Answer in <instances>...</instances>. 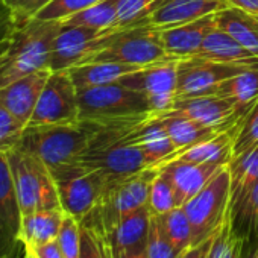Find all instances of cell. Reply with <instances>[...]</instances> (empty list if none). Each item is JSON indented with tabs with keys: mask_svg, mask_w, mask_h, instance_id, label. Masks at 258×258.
<instances>
[{
	"mask_svg": "<svg viewBox=\"0 0 258 258\" xmlns=\"http://www.w3.org/2000/svg\"><path fill=\"white\" fill-rule=\"evenodd\" d=\"M61 29V20L41 19L13 26L0 41V87L34 72L50 69L53 46Z\"/></svg>",
	"mask_w": 258,
	"mask_h": 258,
	"instance_id": "6da1fadb",
	"label": "cell"
},
{
	"mask_svg": "<svg viewBox=\"0 0 258 258\" xmlns=\"http://www.w3.org/2000/svg\"><path fill=\"white\" fill-rule=\"evenodd\" d=\"M149 120L99 126L97 133L76 163L85 169L102 172L111 181L148 169L143 152L134 143V133Z\"/></svg>",
	"mask_w": 258,
	"mask_h": 258,
	"instance_id": "7a4b0ae2",
	"label": "cell"
},
{
	"mask_svg": "<svg viewBox=\"0 0 258 258\" xmlns=\"http://www.w3.org/2000/svg\"><path fill=\"white\" fill-rule=\"evenodd\" d=\"M99 126L85 120L69 124L28 126L19 146L37 155L50 170H55L79 160Z\"/></svg>",
	"mask_w": 258,
	"mask_h": 258,
	"instance_id": "3957f363",
	"label": "cell"
},
{
	"mask_svg": "<svg viewBox=\"0 0 258 258\" xmlns=\"http://www.w3.org/2000/svg\"><path fill=\"white\" fill-rule=\"evenodd\" d=\"M78 102L79 120L100 126L148 120L155 115L151 102L145 94L120 84L118 81L78 90Z\"/></svg>",
	"mask_w": 258,
	"mask_h": 258,
	"instance_id": "277c9868",
	"label": "cell"
},
{
	"mask_svg": "<svg viewBox=\"0 0 258 258\" xmlns=\"http://www.w3.org/2000/svg\"><path fill=\"white\" fill-rule=\"evenodd\" d=\"M22 216L38 210L62 208L50 169L37 155L16 146L7 151Z\"/></svg>",
	"mask_w": 258,
	"mask_h": 258,
	"instance_id": "5b68a950",
	"label": "cell"
},
{
	"mask_svg": "<svg viewBox=\"0 0 258 258\" xmlns=\"http://www.w3.org/2000/svg\"><path fill=\"white\" fill-rule=\"evenodd\" d=\"M155 175L157 169L148 167L131 176L109 181L97 207L79 222L106 232L123 216L148 205L149 188Z\"/></svg>",
	"mask_w": 258,
	"mask_h": 258,
	"instance_id": "8992f818",
	"label": "cell"
},
{
	"mask_svg": "<svg viewBox=\"0 0 258 258\" xmlns=\"http://www.w3.org/2000/svg\"><path fill=\"white\" fill-rule=\"evenodd\" d=\"M182 207L191 223L193 246L213 235L232 213L231 175L228 166Z\"/></svg>",
	"mask_w": 258,
	"mask_h": 258,
	"instance_id": "52a82bcc",
	"label": "cell"
},
{
	"mask_svg": "<svg viewBox=\"0 0 258 258\" xmlns=\"http://www.w3.org/2000/svg\"><path fill=\"white\" fill-rule=\"evenodd\" d=\"M50 172L58 187L62 210L78 220H82L97 207L111 181L102 172L85 169L79 163Z\"/></svg>",
	"mask_w": 258,
	"mask_h": 258,
	"instance_id": "ba28073f",
	"label": "cell"
},
{
	"mask_svg": "<svg viewBox=\"0 0 258 258\" xmlns=\"http://www.w3.org/2000/svg\"><path fill=\"white\" fill-rule=\"evenodd\" d=\"M94 61H111L139 67H149L160 62L172 61V58H169L163 47L158 29L149 25H140L120 32H114L109 44L90 62Z\"/></svg>",
	"mask_w": 258,
	"mask_h": 258,
	"instance_id": "9c48e42d",
	"label": "cell"
},
{
	"mask_svg": "<svg viewBox=\"0 0 258 258\" xmlns=\"http://www.w3.org/2000/svg\"><path fill=\"white\" fill-rule=\"evenodd\" d=\"M76 121H79L78 88L67 70H52L28 126L69 124Z\"/></svg>",
	"mask_w": 258,
	"mask_h": 258,
	"instance_id": "30bf717a",
	"label": "cell"
},
{
	"mask_svg": "<svg viewBox=\"0 0 258 258\" xmlns=\"http://www.w3.org/2000/svg\"><path fill=\"white\" fill-rule=\"evenodd\" d=\"M112 35L85 26H62L53 46L50 69L53 72L69 70L90 62L109 44Z\"/></svg>",
	"mask_w": 258,
	"mask_h": 258,
	"instance_id": "8fae6325",
	"label": "cell"
},
{
	"mask_svg": "<svg viewBox=\"0 0 258 258\" xmlns=\"http://www.w3.org/2000/svg\"><path fill=\"white\" fill-rule=\"evenodd\" d=\"M249 109H243L237 106L232 100L213 93L190 97H176L170 109H167L166 112L181 114L207 127L223 131V129H229L238 124Z\"/></svg>",
	"mask_w": 258,
	"mask_h": 258,
	"instance_id": "7c38bea8",
	"label": "cell"
},
{
	"mask_svg": "<svg viewBox=\"0 0 258 258\" xmlns=\"http://www.w3.org/2000/svg\"><path fill=\"white\" fill-rule=\"evenodd\" d=\"M178 62L179 61L172 59L149 66L131 75H126L118 82L145 94L157 115L170 109L176 99Z\"/></svg>",
	"mask_w": 258,
	"mask_h": 258,
	"instance_id": "4fadbf2b",
	"label": "cell"
},
{
	"mask_svg": "<svg viewBox=\"0 0 258 258\" xmlns=\"http://www.w3.org/2000/svg\"><path fill=\"white\" fill-rule=\"evenodd\" d=\"M22 210L7 151H0V255L20 256Z\"/></svg>",
	"mask_w": 258,
	"mask_h": 258,
	"instance_id": "5bb4252c",
	"label": "cell"
},
{
	"mask_svg": "<svg viewBox=\"0 0 258 258\" xmlns=\"http://www.w3.org/2000/svg\"><path fill=\"white\" fill-rule=\"evenodd\" d=\"M246 69H252V67L235 66V64H219V62L198 59V58L182 59L178 62L176 97L213 94L225 79Z\"/></svg>",
	"mask_w": 258,
	"mask_h": 258,
	"instance_id": "9a60e30c",
	"label": "cell"
},
{
	"mask_svg": "<svg viewBox=\"0 0 258 258\" xmlns=\"http://www.w3.org/2000/svg\"><path fill=\"white\" fill-rule=\"evenodd\" d=\"M50 73V69L38 70L5 87H0V103L25 127L29 124L32 118V114L35 111V106Z\"/></svg>",
	"mask_w": 258,
	"mask_h": 258,
	"instance_id": "2e32d148",
	"label": "cell"
},
{
	"mask_svg": "<svg viewBox=\"0 0 258 258\" xmlns=\"http://www.w3.org/2000/svg\"><path fill=\"white\" fill-rule=\"evenodd\" d=\"M214 28H216V13L184 25L160 28L158 34L169 58L175 61H182V59L193 58L201 50L205 37Z\"/></svg>",
	"mask_w": 258,
	"mask_h": 258,
	"instance_id": "e0dca14e",
	"label": "cell"
},
{
	"mask_svg": "<svg viewBox=\"0 0 258 258\" xmlns=\"http://www.w3.org/2000/svg\"><path fill=\"white\" fill-rule=\"evenodd\" d=\"M229 7L226 0H161L145 17L142 25L157 29L184 25Z\"/></svg>",
	"mask_w": 258,
	"mask_h": 258,
	"instance_id": "ac0fdd59",
	"label": "cell"
},
{
	"mask_svg": "<svg viewBox=\"0 0 258 258\" xmlns=\"http://www.w3.org/2000/svg\"><path fill=\"white\" fill-rule=\"evenodd\" d=\"M237 126L238 124H235L229 129H223V131L214 134L210 139L198 142L188 148L175 151L173 154H170L166 160H163L154 169H158V167H161L167 163H172V161L228 166L234 157V140H235Z\"/></svg>",
	"mask_w": 258,
	"mask_h": 258,
	"instance_id": "d6986e66",
	"label": "cell"
},
{
	"mask_svg": "<svg viewBox=\"0 0 258 258\" xmlns=\"http://www.w3.org/2000/svg\"><path fill=\"white\" fill-rule=\"evenodd\" d=\"M152 213L148 205L123 216L112 228L103 232L109 241L112 258L133 250H145Z\"/></svg>",
	"mask_w": 258,
	"mask_h": 258,
	"instance_id": "ffe728a7",
	"label": "cell"
},
{
	"mask_svg": "<svg viewBox=\"0 0 258 258\" xmlns=\"http://www.w3.org/2000/svg\"><path fill=\"white\" fill-rule=\"evenodd\" d=\"M223 167L220 164H196L184 161L167 163L158 170H163L172 181L181 205L188 202L196 193H199Z\"/></svg>",
	"mask_w": 258,
	"mask_h": 258,
	"instance_id": "44dd1931",
	"label": "cell"
},
{
	"mask_svg": "<svg viewBox=\"0 0 258 258\" xmlns=\"http://www.w3.org/2000/svg\"><path fill=\"white\" fill-rule=\"evenodd\" d=\"M204 61L219 64H235L258 67V56L243 47L231 35L219 28H214L204 40L201 50L193 56Z\"/></svg>",
	"mask_w": 258,
	"mask_h": 258,
	"instance_id": "7402d4cb",
	"label": "cell"
},
{
	"mask_svg": "<svg viewBox=\"0 0 258 258\" xmlns=\"http://www.w3.org/2000/svg\"><path fill=\"white\" fill-rule=\"evenodd\" d=\"M140 69L139 66L131 64H121V62H111V61H94L75 66L69 69V75L76 85L78 90L91 88L99 85H106L120 81L126 75H131Z\"/></svg>",
	"mask_w": 258,
	"mask_h": 258,
	"instance_id": "603a6c76",
	"label": "cell"
},
{
	"mask_svg": "<svg viewBox=\"0 0 258 258\" xmlns=\"http://www.w3.org/2000/svg\"><path fill=\"white\" fill-rule=\"evenodd\" d=\"M66 211L62 208L38 210L22 217L20 240L23 246L37 247L58 238Z\"/></svg>",
	"mask_w": 258,
	"mask_h": 258,
	"instance_id": "cb8c5ba5",
	"label": "cell"
},
{
	"mask_svg": "<svg viewBox=\"0 0 258 258\" xmlns=\"http://www.w3.org/2000/svg\"><path fill=\"white\" fill-rule=\"evenodd\" d=\"M216 28L222 29L243 47L258 56V17L235 7L216 13Z\"/></svg>",
	"mask_w": 258,
	"mask_h": 258,
	"instance_id": "d4e9b609",
	"label": "cell"
},
{
	"mask_svg": "<svg viewBox=\"0 0 258 258\" xmlns=\"http://www.w3.org/2000/svg\"><path fill=\"white\" fill-rule=\"evenodd\" d=\"M228 169L231 175V204L234 214L247 193L258 184V146L232 157Z\"/></svg>",
	"mask_w": 258,
	"mask_h": 258,
	"instance_id": "484cf974",
	"label": "cell"
},
{
	"mask_svg": "<svg viewBox=\"0 0 258 258\" xmlns=\"http://www.w3.org/2000/svg\"><path fill=\"white\" fill-rule=\"evenodd\" d=\"M134 143L143 152L148 167H157L163 160L176 151L164 124L155 117L134 133Z\"/></svg>",
	"mask_w": 258,
	"mask_h": 258,
	"instance_id": "4316f807",
	"label": "cell"
},
{
	"mask_svg": "<svg viewBox=\"0 0 258 258\" xmlns=\"http://www.w3.org/2000/svg\"><path fill=\"white\" fill-rule=\"evenodd\" d=\"M154 117L158 118L164 124L166 131H167L176 151L188 148L198 142H202V140L210 139L214 134L220 133V131H216V129L207 127L185 115L175 114V112H163V114H158Z\"/></svg>",
	"mask_w": 258,
	"mask_h": 258,
	"instance_id": "83f0119b",
	"label": "cell"
},
{
	"mask_svg": "<svg viewBox=\"0 0 258 258\" xmlns=\"http://www.w3.org/2000/svg\"><path fill=\"white\" fill-rule=\"evenodd\" d=\"M232 100L237 106L249 109L258 100V67L246 69L228 79H225L214 91Z\"/></svg>",
	"mask_w": 258,
	"mask_h": 258,
	"instance_id": "f1b7e54d",
	"label": "cell"
},
{
	"mask_svg": "<svg viewBox=\"0 0 258 258\" xmlns=\"http://www.w3.org/2000/svg\"><path fill=\"white\" fill-rule=\"evenodd\" d=\"M118 0H100V2L61 20L62 26H85L112 34L117 22Z\"/></svg>",
	"mask_w": 258,
	"mask_h": 258,
	"instance_id": "f546056e",
	"label": "cell"
},
{
	"mask_svg": "<svg viewBox=\"0 0 258 258\" xmlns=\"http://www.w3.org/2000/svg\"><path fill=\"white\" fill-rule=\"evenodd\" d=\"M158 217L169 240L181 253L193 246V229L184 207H176L169 213L160 214Z\"/></svg>",
	"mask_w": 258,
	"mask_h": 258,
	"instance_id": "4dcf8cb0",
	"label": "cell"
},
{
	"mask_svg": "<svg viewBox=\"0 0 258 258\" xmlns=\"http://www.w3.org/2000/svg\"><path fill=\"white\" fill-rule=\"evenodd\" d=\"M234 226V214L231 213L216 231L208 258H243L244 237L240 235Z\"/></svg>",
	"mask_w": 258,
	"mask_h": 258,
	"instance_id": "1f68e13d",
	"label": "cell"
},
{
	"mask_svg": "<svg viewBox=\"0 0 258 258\" xmlns=\"http://www.w3.org/2000/svg\"><path fill=\"white\" fill-rule=\"evenodd\" d=\"M148 207L154 216H160V214L169 213L170 210L176 207H182L170 178L163 170L157 169V175L152 179V184L149 188Z\"/></svg>",
	"mask_w": 258,
	"mask_h": 258,
	"instance_id": "d6a6232c",
	"label": "cell"
},
{
	"mask_svg": "<svg viewBox=\"0 0 258 258\" xmlns=\"http://www.w3.org/2000/svg\"><path fill=\"white\" fill-rule=\"evenodd\" d=\"M161 2V0H118L117 2V22L112 29L120 32L134 26H140L145 17Z\"/></svg>",
	"mask_w": 258,
	"mask_h": 258,
	"instance_id": "836d02e7",
	"label": "cell"
},
{
	"mask_svg": "<svg viewBox=\"0 0 258 258\" xmlns=\"http://www.w3.org/2000/svg\"><path fill=\"white\" fill-rule=\"evenodd\" d=\"M145 252L148 258H179L181 256V252L169 240L160 217L154 214H152L151 225H149Z\"/></svg>",
	"mask_w": 258,
	"mask_h": 258,
	"instance_id": "e575fe53",
	"label": "cell"
},
{
	"mask_svg": "<svg viewBox=\"0 0 258 258\" xmlns=\"http://www.w3.org/2000/svg\"><path fill=\"white\" fill-rule=\"evenodd\" d=\"M258 146V100L244 114L237 126L234 140V157Z\"/></svg>",
	"mask_w": 258,
	"mask_h": 258,
	"instance_id": "d590c367",
	"label": "cell"
},
{
	"mask_svg": "<svg viewBox=\"0 0 258 258\" xmlns=\"http://www.w3.org/2000/svg\"><path fill=\"white\" fill-rule=\"evenodd\" d=\"M79 258H112L109 241L100 229L81 223Z\"/></svg>",
	"mask_w": 258,
	"mask_h": 258,
	"instance_id": "8d00e7d4",
	"label": "cell"
},
{
	"mask_svg": "<svg viewBox=\"0 0 258 258\" xmlns=\"http://www.w3.org/2000/svg\"><path fill=\"white\" fill-rule=\"evenodd\" d=\"M53 0H0V4L8 11L13 26L23 25L35 19Z\"/></svg>",
	"mask_w": 258,
	"mask_h": 258,
	"instance_id": "74e56055",
	"label": "cell"
},
{
	"mask_svg": "<svg viewBox=\"0 0 258 258\" xmlns=\"http://www.w3.org/2000/svg\"><path fill=\"white\" fill-rule=\"evenodd\" d=\"M56 240H58V244L64 258H79V247H81L79 220L66 213Z\"/></svg>",
	"mask_w": 258,
	"mask_h": 258,
	"instance_id": "f35d334b",
	"label": "cell"
},
{
	"mask_svg": "<svg viewBox=\"0 0 258 258\" xmlns=\"http://www.w3.org/2000/svg\"><path fill=\"white\" fill-rule=\"evenodd\" d=\"M25 126L0 103V151H10L19 146Z\"/></svg>",
	"mask_w": 258,
	"mask_h": 258,
	"instance_id": "ab89813d",
	"label": "cell"
},
{
	"mask_svg": "<svg viewBox=\"0 0 258 258\" xmlns=\"http://www.w3.org/2000/svg\"><path fill=\"white\" fill-rule=\"evenodd\" d=\"M100 0H53L50 5H47L35 19L41 20H64Z\"/></svg>",
	"mask_w": 258,
	"mask_h": 258,
	"instance_id": "60d3db41",
	"label": "cell"
},
{
	"mask_svg": "<svg viewBox=\"0 0 258 258\" xmlns=\"http://www.w3.org/2000/svg\"><path fill=\"white\" fill-rule=\"evenodd\" d=\"M237 216L241 217L250 235L258 240V184L247 193L238 210L234 213V219Z\"/></svg>",
	"mask_w": 258,
	"mask_h": 258,
	"instance_id": "b9f144b4",
	"label": "cell"
},
{
	"mask_svg": "<svg viewBox=\"0 0 258 258\" xmlns=\"http://www.w3.org/2000/svg\"><path fill=\"white\" fill-rule=\"evenodd\" d=\"M214 235H210L208 238H205L204 241L191 246L190 249H187L185 252L181 253L179 258H208L210 256V252H211V247H213V241H214Z\"/></svg>",
	"mask_w": 258,
	"mask_h": 258,
	"instance_id": "7bdbcfd3",
	"label": "cell"
},
{
	"mask_svg": "<svg viewBox=\"0 0 258 258\" xmlns=\"http://www.w3.org/2000/svg\"><path fill=\"white\" fill-rule=\"evenodd\" d=\"M31 249L34 250L37 258H64L62 252L59 249L58 240H53V241H49L46 244H41V246H37V247H31Z\"/></svg>",
	"mask_w": 258,
	"mask_h": 258,
	"instance_id": "ee69618b",
	"label": "cell"
},
{
	"mask_svg": "<svg viewBox=\"0 0 258 258\" xmlns=\"http://www.w3.org/2000/svg\"><path fill=\"white\" fill-rule=\"evenodd\" d=\"M226 4L258 17V0H226Z\"/></svg>",
	"mask_w": 258,
	"mask_h": 258,
	"instance_id": "f6af8a7d",
	"label": "cell"
},
{
	"mask_svg": "<svg viewBox=\"0 0 258 258\" xmlns=\"http://www.w3.org/2000/svg\"><path fill=\"white\" fill-rule=\"evenodd\" d=\"M120 258H148L145 250H133V252H126L121 253Z\"/></svg>",
	"mask_w": 258,
	"mask_h": 258,
	"instance_id": "bcb514c9",
	"label": "cell"
},
{
	"mask_svg": "<svg viewBox=\"0 0 258 258\" xmlns=\"http://www.w3.org/2000/svg\"><path fill=\"white\" fill-rule=\"evenodd\" d=\"M23 249H25V258H37L34 250L29 246H23Z\"/></svg>",
	"mask_w": 258,
	"mask_h": 258,
	"instance_id": "7dc6e473",
	"label": "cell"
},
{
	"mask_svg": "<svg viewBox=\"0 0 258 258\" xmlns=\"http://www.w3.org/2000/svg\"><path fill=\"white\" fill-rule=\"evenodd\" d=\"M247 258H258V241H256V246L253 247V250L250 252V255Z\"/></svg>",
	"mask_w": 258,
	"mask_h": 258,
	"instance_id": "c3c4849f",
	"label": "cell"
},
{
	"mask_svg": "<svg viewBox=\"0 0 258 258\" xmlns=\"http://www.w3.org/2000/svg\"><path fill=\"white\" fill-rule=\"evenodd\" d=\"M0 258H19V256H16V255H0Z\"/></svg>",
	"mask_w": 258,
	"mask_h": 258,
	"instance_id": "681fc988",
	"label": "cell"
}]
</instances>
